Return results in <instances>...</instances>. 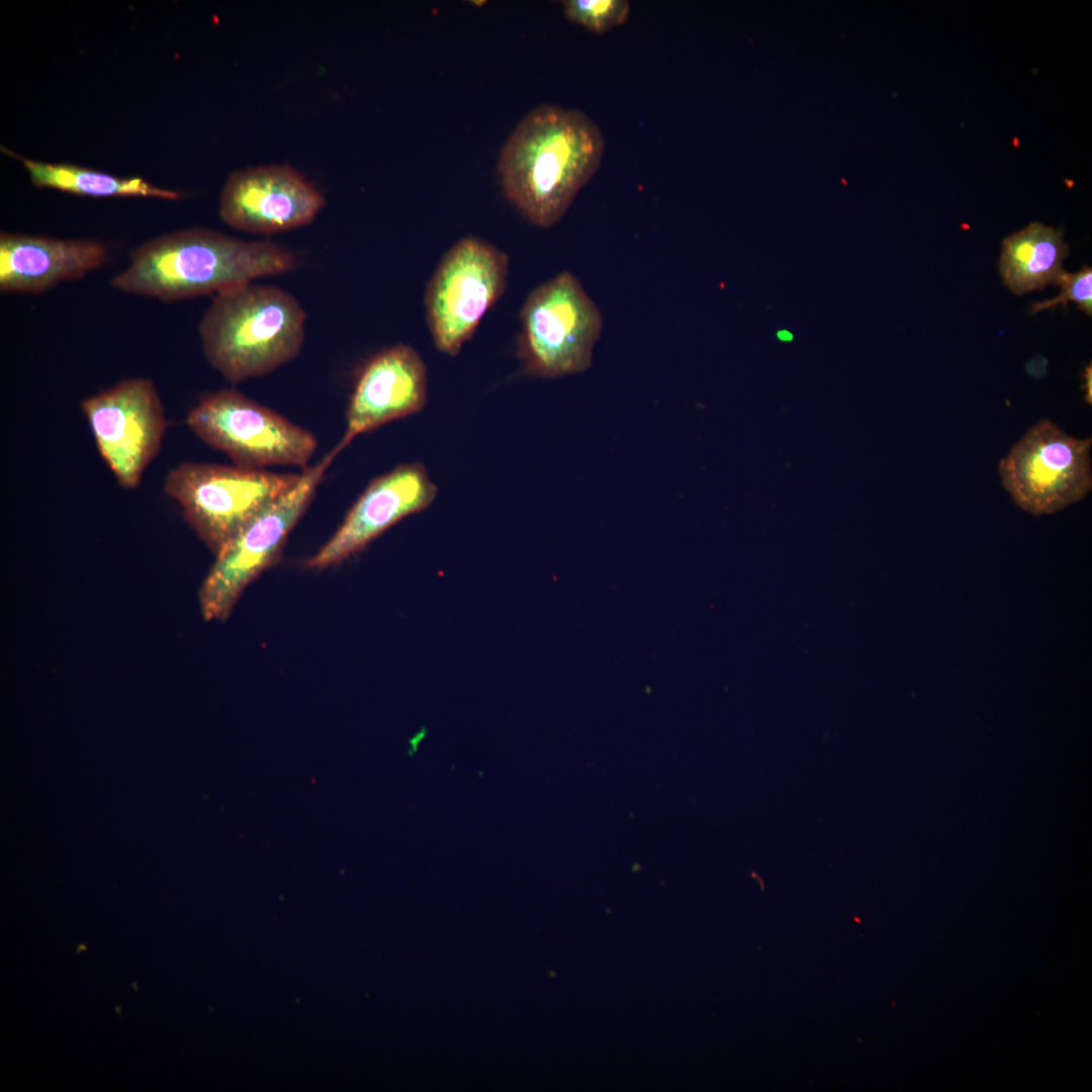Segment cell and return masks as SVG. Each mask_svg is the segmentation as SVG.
<instances>
[{"label":"cell","instance_id":"5","mask_svg":"<svg viewBox=\"0 0 1092 1092\" xmlns=\"http://www.w3.org/2000/svg\"><path fill=\"white\" fill-rule=\"evenodd\" d=\"M300 475L238 465L183 462L168 471L163 487L216 554L256 516L289 491Z\"/></svg>","mask_w":1092,"mask_h":1092},{"label":"cell","instance_id":"14","mask_svg":"<svg viewBox=\"0 0 1092 1092\" xmlns=\"http://www.w3.org/2000/svg\"><path fill=\"white\" fill-rule=\"evenodd\" d=\"M110 248L93 239L1 232L0 290L38 294L104 266Z\"/></svg>","mask_w":1092,"mask_h":1092},{"label":"cell","instance_id":"22","mask_svg":"<svg viewBox=\"0 0 1092 1092\" xmlns=\"http://www.w3.org/2000/svg\"><path fill=\"white\" fill-rule=\"evenodd\" d=\"M114 1009H115V1012L117 1013V1015H118L119 1017H121V1007H120L119 1005H116V1006L114 1007Z\"/></svg>","mask_w":1092,"mask_h":1092},{"label":"cell","instance_id":"2","mask_svg":"<svg viewBox=\"0 0 1092 1092\" xmlns=\"http://www.w3.org/2000/svg\"><path fill=\"white\" fill-rule=\"evenodd\" d=\"M289 249L192 228L163 234L131 250L128 265L110 285L116 290L172 302L215 295L234 286L295 269Z\"/></svg>","mask_w":1092,"mask_h":1092},{"label":"cell","instance_id":"1","mask_svg":"<svg viewBox=\"0 0 1092 1092\" xmlns=\"http://www.w3.org/2000/svg\"><path fill=\"white\" fill-rule=\"evenodd\" d=\"M605 139L583 111L543 104L504 145L497 173L506 198L533 224L551 228L599 170Z\"/></svg>","mask_w":1092,"mask_h":1092},{"label":"cell","instance_id":"11","mask_svg":"<svg viewBox=\"0 0 1092 1092\" xmlns=\"http://www.w3.org/2000/svg\"><path fill=\"white\" fill-rule=\"evenodd\" d=\"M325 203L322 192L294 168L266 165L230 175L218 213L232 229L274 235L309 224Z\"/></svg>","mask_w":1092,"mask_h":1092},{"label":"cell","instance_id":"17","mask_svg":"<svg viewBox=\"0 0 1092 1092\" xmlns=\"http://www.w3.org/2000/svg\"><path fill=\"white\" fill-rule=\"evenodd\" d=\"M565 17L596 34L606 33L627 22L630 3L626 0H565Z\"/></svg>","mask_w":1092,"mask_h":1092},{"label":"cell","instance_id":"10","mask_svg":"<svg viewBox=\"0 0 1092 1092\" xmlns=\"http://www.w3.org/2000/svg\"><path fill=\"white\" fill-rule=\"evenodd\" d=\"M81 410L97 450L118 484L134 489L159 454L168 424L154 382L125 378L85 397Z\"/></svg>","mask_w":1092,"mask_h":1092},{"label":"cell","instance_id":"16","mask_svg":"<svg viewBox=\"0 0 1092 1092\" xmlns=\"http://www.w3.org/2000/svg\"><path fill=\"white\" fill-rule=\"evenodd\" d=\"M2 152L21 162L31 183L39 188H53L73 194L93 197L143 196L177 200V191L161 188L140 177H118L72 164H51L27 159L1 148Z\"/></svg>","mask_w":1092,"mask_h":1092},{"label":"cell","instance_id":"23","mask_svg":"<svg viewBox=\"0 0 1092 1092\" xmlns=\"http://www.w3.org/2000/svg\"><path fill=\"white\" fill-rule=\"evenodd\" d=\"M131 987L134 989L135 992L139 991V987H138V984L135 982L131 983Z\"/></svg>","mask_w":1092,"mask_h":1092},{"label":"cell","instance_id":"15","mask_svg":"<svg viewBox=\"0 0 1092 1092\" xmlns=\"http://www.w3.org/2000/svg\"><path fill=\"white\" fill-rule=\"evenodd\" d=\"M1068 254L1063 229L1031 222L1003 241L999 260L1003 283L1016 295L1057 284Z\"/></svg>","mask_w":1092,"mask_h":1092},{"label":"cell","instance_id":"20","mask_svg":"<svg viewBox=\"0 0 1092 1092\" xmlns=\"http://www.w3.org/2000/svg\"><path fill=\"white\" fill-rule=\"evenodd\" d=\"M778 337H779V338H780L781 340H784V341H790V340H792V337H793V336H792V334H790V333H789V332H787V331H781V332H779V333H778Z\"/></svg>","mask_w":1092,"mask_h":1092},{"label":"cell","instance_id":"4","mask_svg":"<svg viewBox=\"0 0 1092 1092\" xmlns=\"http://www.w3.org/2000/svg\"><path fill=\"white\" fill-rule=\"evenodd\" d=\"M603 315L578 278L562 271L527 295L520 310L518 356L526 374L558 378L586 370Z\"/></svg>","mask_w":1092,"mask_h":1092},{"label":"cell","instance_id":"9","mask_svg":"<svg viewBox=\"0 0 1092 1092\" xmlns=\"http://www.w3.org/2000/svg\"><path fill=\"white\" fill-rule=\"evenodd\" d=\"M1092 438H1076L1049 419L1037 421L999 463L1005 490L1022 510L1050 515L1092 488Z\"/></svg>","mask_w":1092,"mask_h":1092},{"label":"cell","instance_id":"3","mask_svg":"<svg viewBox=\"0 0 1092 1092\" xmlns=\"http://www.w3.org/2000/svg\"><path fill=\"white\" fill-rule=\"evenodd\" d=\"M306 312L290 292L248 282L213 295L198 334L207 362L230 382L268 374L295 359Z\"/></svg>","mask_w":1092,"mask_h":1092},{"label":"cell","instance_id":"12","mask_svg":"<svg viewBox=\"0 0 1092 1092\" xmlns=\"http://www.w3.org/2000/svg\"><path fill=\"white\" fill-rule=\"evenodd\" d=\"M437 492V485L419 462L400 464L374 478L336 533L305 565L322 569L343 561L403 518L426 510Z\"/></svg>","mask_w":1092,"mask_h":1092},{"label":"cell","instance_id":"13","mask_svg":"<svg viewBox=\"0 0 1092 1092\" xmlns=\"http://www.w3.org/2000/svg\"><path fill=\"white\" fill-rule=\"evenodd\" d=\"M428 372L419 352L406 344L384 348L361 369L346 410L343 449L360 434L422 411Z\"/></svg>","mask_w":1092,"mask_h":1092},{"label":"cell","instance_id":"8","mask_svg":"<svg viewBox=\"0 0 1092 1092\" xmlns=\"http://www.w3.org/2000/svg\"><path fill=\"white\" fill-rule=\"evenodd\" d=\"M341 451L337 444L321 462L303 469L289 491L256 516L215 554V562L200 590L206 620L225 619L244 588L278 560L289 533Z\"/></svg>","mask_w":1092,"mask_h":1092},{"label":"cell","instance_id":"7","mask_svg":"<svg viewBox=\"0 0 1092 1092\" xmlns=\"http://www.w3.org/2000/svg\"><path fill=\"white\" fill-rule=\"evenodd\" d=\"M186 423L202 442L247 468L288 465L303 470L317 448L312 433L235 388L202 396Z\"/></svg>","mask_w":1092,"mask_h":1092},{"label":"cell","instance_id":"21","mask_svg":"<svg viewBox=\"0 0 1092 1092\" xmlns=\"http://www.w3.org/2000/svg\"><path fill=\"white\" fill-rule=\"evenodd\" d=\"M86 949H87V945H86V944H84V943H82V944H79V945L77 946V948H76V951H77V952H80V951H84V950H86Z\"/></svg>","mask_w":1092,"mask_h":1092},{"label":"cell","instance_id":"18","mask_svg":"<svg viewBox=\"0 0 1092 1092\" xmlns=\"http://www.w3.org/2000/svg\"><path fill=\"white\" fill-rule=\"evenodd\" d=\"M1057 284L1062 292L1056 298L1035 302L1030 308V313H1036L1042 309L1054 308L1059 304L1067 305L1068 301L1075 302L1086 314L1092 312V269L1084 266L1077 273H1068L1065 270L1060 275Z\"/></svg>","mask_w":1092,"mask_h":1092},{"label":"cell","instance_id":"19","mask_svg":"<svg viewBox=\"0 0 1092 1092\" xmlns=\"http://www.w3.org/2000/svg\"><path fill=\"white\" fill-rule=\"evenodd\" d=\"M1084 380H1085V383H1084L1085 400H1086V402L1091 404L1092 392H1091V366L1090 365L1086 366V368L1084 370Z\"/></svg>","mask_w":1092,"mask_h":1092},{"label":"cell","instance_id":"6","mask_svg":"<svg viewBox=\"0 0 1092 1092\" xmlns=\"http://www.w3.org/2000/svg\"><path fill=\"white\" fill-rule=\"evenodd\" d=\"M509 263L506 252L472 236L442 256L424 296L427 325L441 353L456 356L472 338L507 290Z\"/></svg>","mask_w":1092,"mask_h":1092}]
</instances>
